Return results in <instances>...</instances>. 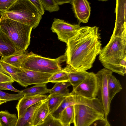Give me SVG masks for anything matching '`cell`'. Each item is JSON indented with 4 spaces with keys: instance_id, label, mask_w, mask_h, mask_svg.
I'll return each instance as SVG.
<instances>
[{
    "instance_id": "37",
    "label": "cell",
    "mask_w": 126,
    "mask_h": 126,
    "mask_svg": "<svg viewBox=\"0 0 126 126\" xmlns=\"http://www.w3.org/2000/svg\"><path fill=\"white\" fill-rule=\"evenodd\" d=\"M0 73H3L6 75L8 76H10L9 73L6 71L3 67L1 63L0 59Z\"/></svg>"
},
{
    "instance_id": "14",
    "label": "cell",
    "mask_w": 126,
    "mask_h": 126,
    "mask_svg": "<svg viewBox=\"0 0 126 126\" xmlns=\"http://www.w3.org/2000/svg\"><path fill=\"white\" fill-rule=\"evenodd\" d=\"M48 95H46L32 96L24 95L19 100L16 106L18 117L21 116L28 108L41 101L47 99Z\"/></svg>"
},
{
    "instance_id": "21",
    "label": "cell",
    "mask_w": 126,
    "mask_h": 126,
    "mask_svg": "<svg viewBox=\"0 0 126 126\" xmlns=\"http://www.w3.org/2000/svg\"><path fill=\"white\" fill-rule=\"evenodd\" d=\"M74 118V105L70 106L62 112L59 120L63 126H69L73 123Z\"/></svg>"
},
{
    "instance_id": "4",
    "label": "cell",
    "mask_w": 126,
    "mask_h": 126,
    "mask_svg": "<svg viewBox=\"0 0 126 126\" xmlns=\"http://www.w3.org/2000/svg\"><path fill=\"white\" fill-rule=\"evenodd\" d=\"M0 29L21 52L26 50L30 44L32 28L18 22L1 17Z\"/></svg>"
},
{
    "instance_id": "7",
    "label": "cell",
    "mask_w": 126,
    "mask_h": 126,
    "mask_svg": "<svg viewBox=\"0 0 126 126\" xmlns=\"http://www.w3.org/2000/svg\"><path fill=\"white\" fill-rule=\"evenodd\" d=\"M113 72L104 68L99 71L96 74L99 80V88L97 98L102 107L105 118L107 119L110 111V101L109 95L108 79Z\"/></svg>"
},
{
    "instance_id": "29",
    "label": "cell",
    "mask_w": 126,
    "mask_h": 126,
    "mask_svg": "<svg viewBox=\"0 0 126 126\" xmlns=\"http://www.w3.org/2000/svg\"><path fill=\"white\" fill-rule=\"evenodd\" d=\"M36 126H63L59 120L49 114L41 124Z\"/></svg>"
},
{
    "instance_id": "8",
    "label": "cell",
    "mask_w": 126,
    "mask_h": 126,
    "mask_svg": "<svg viewBox=\"0 0 126 126\" xmlns=\"http://www.w3.org/2000/svg\"><path fill=\"white\" fill-rule=\"evenodd\" d=\"M17 83L22 86L27 87L28 85L47 83L52 74L40 72L22 67L18 68Z\"/></svg>"
},
{
    "instance_id": "12",
    "label": "cell",
    "mask_w": 126,
    "mask_h": 126,
    "mask_svg": "<svg viewBox=\"0 0 126 126\" xmlns=\"http://www.w3.org/2000/svg\"><path fill=\"white\" fill-rule=\"evenodd\" d=\"M71 3L75 16L79 22L87 23L91 11L89 2L86 0H73Z\"/></svg>"
},
{
    "instance_id": "20",
    "label": "cell",
    "mask_w": 126,
    "mask_h": 126,
    "mask_svg": "<svg viewBox=\"0 0 126 126\" xmlns=\"http://www.w3.org/2000/svg\"><path fill=\"white\" fill-rule=\"evenodd\" d=\"M108 83L109 97L111 102L115 95L122 90V87L119 81L112 74L109 76Z\"/></svg>"
},
{
    "instance_id": "38",
    "label": "cell",
    "mask_w": 126,
    "mask_h": 126,
    "mask_svg": "<svg viewBox=\"0 0 126 126\" xmlns=\"http://www.w3.org/2000/svg\"><path fill=\"white\" fill-rule=\"evenodd\" d=\"M7 102V100L1 99H0V105Z\"/></svg>"
},
{
    "instance_id": "25",
    "label": "cell",
    "mask_w": 126,
    "mask_h": 126,
    "mask_svg": "<svg viewBox=\"0 0 126 126\" xmlns=\"http://www.w3.org/2000/svg\"><path fill=\"white\" fill-rule=\"evenodd\" d=\"M67 81H69L68 74L64 68H63L61 71L52 74L48 80V82L55 83Z\"/></svg>"
},
{
    "instance_id": "1",
    "label": "cell",
    "mask_w": 126,
    "mask_h": 126,
    "mask_svg": "<svg viewBox=\"0 0 126 126\" xmlns=\"http://www.w3.org/2000/svg\"><path fill=\"white\" fill-rule=\"evenodd\" d=\"M100 34L96 26L81 27L66 44V63L77 71L91 68L102 49Z\"/></svg>"
},
{
    "instance_id": "26",
    "label": "cell",
    "mask_w": 126,
    "mask_h": 126,
    "mask_svg": "<svg viewBox=\"0 0 126 126\" xmlns=\"http://www.w3.org/2000/svg\"><path fill=\"white\" fill-rule=\"evenodd\" d=\"M71 85L69 81L55 83L53 88L50 89L49 94L63 93L69 91L67 87Z\"/></svg>"
},
{
    "instance_id": "19",
    "label": "cell",
    "mask_w": 126,
    "mask_h": 126,
    "mask_svg": "<svg viewBox=\"0 0 126 126\" xmlns=\"http://www.w3.org/2000/svg\"><path fill=\"white\" fill-rule=\"evenodd\" d=\"M50 89H48L47 83L36 84L32 87L21 90L22 93L24 95L32 96L45 95L49 93Z\"/></svg>"
},
{
    "instance_id": "24",
    "label": "cell",
    "mask_w": 126,
    "mask_h": 126,
    "mask_svg": "<svg viewBox=\"0 0 126 126\" xmlns=\"http://www.w3.org/2000/svg\"><path fill=\"white\" fill-rule=\"evenodd\" d=\"M17 119L16 114L6 110L0 111V126H15Z\"/></svg>"
},
{
    "instance_id": "9",
    "label": "cell",
    "mask_w": 126,
    "mask_h": 126,
    "mask_svg": "<svg viewBox=\"0 0 126 126\" xmlns=\"http://www.w3.org/2000/svg\"><path fill=\"white\" fill-rule=\"evenodd\" d=\"M99 88V82L96 74L90 72L86 78L75 87L73 93L83 96L96 98Z\"/></svg>"
},
{
    "instance_id": "15",
    "label": "cell",
    "mask_w": 126,
    "mask_h": 126,
    "mask_svg": "<svg viewBox=\"0 0 126 126\" xmlns=\"http://www.w3.org/2000/svg\"><path fill=\"white\" fill-rule=\"evenodd\" d=\"M63 68L67 73L69 81L73 87L82 81L90 73L86 71H77L68 64Z\"/></svg>"
},
{
    "instance_id": "18",
    "label": "cell",
    "mask_w": 126,
    "mask_h": 126,
    "mask_svg": "<svg viewBox=\"0 0 126 126\" xmlns=\"http://www.w3.org/2000/svg\"><path fill=\"white\" fill-rule=\"evenodd\" d=\"M69 94L68 91L63 93L49 94L48 95L47 102L50 114L57 108L63 100Z\"/></svg>"
},
{
    "instance_id": "34",
    "label": "cell",
    "mask_w": 126,
    "mask_h": 126,
    "mask_svg": "<svg viewBox=\"0 0 126 126\" xmlns=\"http://www.w3.org/2000/svg\"><path fill=\"white\" fill-rule=\"evenodd\" d=\"M89 126H111L107 119L97 120L91 124Z\"/></svg>"
},
{
    "instance_id": "28",
    "label": "cell",
    "mask_w": 126,
    "mask_h": 126,
    "mask_svg": "<svg viewBox=\"0 0 126 126\" xmlns=\"http://www.w3.org/2000/svg\"><path fill=\"white\" fill-rule=\"evenodd\" d=\"M44 10L50 12L57 11L59 9V5L55 0H41Z\"/></svg>"
},
{
    "instance_id": "3",
    "label": "cell",
    "mask_w": 126,
    "mask_h": 126,
    "mask_svg": "<svg viewBox=\"0 0 126 126\" xmlns=\"http://www.w3.org/2000/svg\"><path fill=\"white\" fill-rule=\"evenodd\" d=\"M1 17L27 25L33 29L38 25L42 16L30 0H16L6 11L0 12Z\"/></svg>"
},
{
    "instance_id": "10",
    "label": "cell",
    "mask_w": 126,
    "mask_h": 126,
    "mask_svg": "<svg viewBox=\"0 0 126 126\" xmlns=\"http://www.w3.org/2000/svg\"><path fill=\"white\" fill-rule=\"evenodd\" d=\"M81 27L79 25H73L63 20L55 18L51 29L57 35L58 38L66 44L68 41L76 35Z\"/></svg>"
},
{
    "instance_id": "13",
    "label": "cell",
    "mask_w": 126,
    "mask_h": 126,
    "mask_svg": "<svg viewBox=\"0 0 126 126\" xmlns=\"http://www.w3.org/2000/svg\"><path fill=\"white\" fill-rule=\"evenodd\" d=\"M21 53L14 44L0 29V56L1 59Z\"/></svg>"
},
{
    "instance_id": "33",
    "label": "cell",
    "mask_w": 126,
    "mask_h": 126,
    "mask_svg": "<svg viewBox=\"0 0 126 126\" xmlns=\"http://www.w3.org/2000/svg\"><path fill=\"white\" fill-rule=\"evenodd\" d=\"M30 0L34 6L39 13L42 15H43L45 10L41 0Z\"/></svg>"
},
{
    "instance_id": "36",
    "label": "cell",
    "mask_w": 126,
    "mask_h": 126,
    "mask_svg": "<svg viewBox=\"0 0 126 126\" xmlns=\"http://www.w3.org/2000/svg\"><path fill=\"white\" fill-rule=\"evenodd\" d=\"M57 4L61 5L65 3H71V0H55Z\"/></svg>"
},
{
    "instance_id": "2",
    "label": "cell",
    "mask_w": 126,
    "mask_h": 126,
    "mask_svg": "<svg viewBox=\"0 0 126 126\" xmlns=\"http://www.w3.org/2000/svg\"><path fill=\"white\" fill-rule=\"evenodd\" d=\"M98 59L104 68H116L126 62V31L117 35L112 34L108 44L102 48Z\"/></svg>"
},
{
    "instance_id": "35",
    "label": "cell",
    "mask_w": 126,
    "mask_h": 126,
    "mask_svg": "<svg viewBox=\"0 0 126 126\" xmlns=\"http://www.w3.org/2000/svg\"><path fill=\"white\" fill-rule=\"evenodd\" d=\"M13 80H14L11 77L4 74L0 73V83Z\"/></svg>"
},
{
    "instance_id": "11",
    "label": "cell",
    "mask_w": 126,
    "mask_h": 126,
    "mask_svg": "<svg viewBox=\"0 0 126 126\" xmlns=\"http://www.w3.org/2000/svg\"><path fill=\"white\" fill-rule=\"evenodd\" d=\"M115 12L116 18L112 34L117 35L126 31V0H116Z\"/></svg>"
},
{
    "instance_id": "30",
    "label": "cell",
    "mask_w": 126,
    "mask_h": 126,
    "mask_svg": "<svg viewBox=\"0 0 126 126\" xmlns=\"http://www.w3.org/2000/svg\"><path fill=\"white\" fill-rule=\"evenodd\" d=\"M24 96L22 93L12 94L3 92L0 90V99L7 101L19 100Z\"/></svg>"
},
{
    "instance_id": "31",
    "label": "cell",
    "mask_w": 126,
    "mask_h": 126,
    "mask_svg": "<svg viewBox=\"0 0 126 126\" xmlns=\"http://www.w3.org/2000/svg\"><path fill=\"white\" fill-rule=\"evenodd\" d=\"M14 80L0 83V90H9L18 93H21V91H19L15 88L12 86Z\"/></svg>"
},
{
    "instance_id": "22",
    "label": "cell",
    "mask_w": 126,
    "mask_h": 126,
    "mask_svg": "<svg viewBox=\"0 0 126 126\" xmlns=\"http://www.w3.org/2000/svg\"><path fill=\"white\" fill-rule=\"evenodd\" d=\"M29 52L27 50L20 54L14 55L1 59L4 61L17 68L21 67Z\"/></svg>"
},
{
    "instance_id": "27",
    "label": "cell",
    "mask_w": 126,
    "mask_h": 126,
    "mask_svg": "<svg viewBox=\"0 0 126 126\" xmlns=\"http://www.w3.org/2000/svg\"><path fill=\"white\" fill-rule=\"evenodd\" d=\"M0 61L4 68L9 73L13 80L17 82V72L18 68L7 63L1 59H0Z\"/></svg>"
},
{
    "instance_id": "17",
    "label": "cell",
    "mask_w": 126,
    "mask_h": 126,
    "mask_svg": "<svg viewBox=\"0 0 126 126\" xmlns=\"http://www.w3.org/2000/svg\"><path fill=\"white\" fill-rule=\"evenodd\" d=\"M44 101L37 103L28 108L21 116L18 118L15 126H32L33 114L36 109Z\"/></svg>"
},
{
    "instance_id": "32",
    "label": "cell",
    "mask_w": 126,
    "mask_h": 126,
    "mask_svg": "<svg viewBox=\"0 0 126 126\" xmlns=\"http://www.w3.org/2000/svg\"><path fill=\"white\" fill-rule=\"evenodd\" d=\"M16 0H0V12L6 11Z\"/></svg>"
},
{
    "instance_id": "39",
    "label": "cell",
    "mask_w": 126,
    "mask_h": 126,
    "mask_svg": "<svg viewBox=\"0 0 126 126\" xmlns=\"http://www.w3.org/2000/svg\"></svg>"
},
{
    "instance_id": "5",
    "label": "cell",
    "mask_w": 126,
    "mask_h": 126,
    "mask_svg": "<svg viewBox=\"0 0 126 126\" xmlns=\"http://www.w3.org/2000/svg\"><path fill=\"white\" fill-rule=\"evenodd\" d=\"M64 54L55 59L43 57L32 52L29 53L21 67L34 71L53 74L61 70V64L66 62Z\"/></svg>"
},
{
    "instance_id": "23",
    "label": "cell",
    "mask_w": 126,
    "mask_h": 126,
    "mask_svg": "<svg viewBox=\"0 0 126 126\" xmlns=\"http://www.w3.org/2000/svg\"><path fill=\"white\" fill-rule=\"evenodd\" d=\"M73 94L71 92L63 100L57 108L51 114L55 118L59 120L63 111L67 107L75 104Z\"/></svg>"
},
{
    "instance_id": "6",
    "label": "cell",
    "mask_w": 126,
    "mask_h": 126,
    "mask_svg": "<svg viewBox=\"0 0 126 126\" xmlns=\"http://www.w3.org/2000/svg\"><path fill=\"white\" fill-rule=\"evenodd\" d=\"M74 108V126H89L97 120L105 118L104 114L87 106L75 105Z\"/></svg>"
},
{
    "instance_id": "16",
    "label": "cell",
    "mask_w": 126,
    "mask_h": 126,
    "mask_svg": "<svg viewBox=\"0 0 126 126\" xmlns=\"http://www.w3.org/2000/svg\"><path fill=\"white\" fill-rule=\"evenodd\" d=\"M47 99L44 100L35 110L32 118V126H36L42 123L50 114Z\"/></svg>"
}]
</instances>
